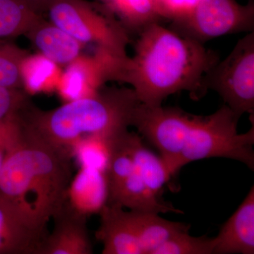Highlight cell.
<instances>
[{"mask_svg":"<svg viewBox=\"0 0 254 254\" xmlns=\"http://www.w3.org/2000/svg\"><path fill=\"white\" fill-rule=\"evenodd\" d=\"M240 119L226 105L208 116L194 115L177 171L191 162L210 158L232 159L254 170V123L248 131L239 133Z\"/></svg>","mask_w":254,"mask_h":254,"instance_id":"4","label":"cell"},{"mask_svg":"<svg viewBox=\"0 0 254 254\" xmlns=\"http://www.w3.org/2000/svg\"><path fill=\"white\" fill-rule=\"evenodd\" d=\"M50 21L81 44L97 43L120 57H127L128 36L108 13H100L86 0H57L48 9Z\"/></svg>","mask_w":254,"mask_h":254,"instance_id":"5","label":"cell"},{"mask_svg":"<svg viewBox=\"0 0 254 254\" xmlns=\"http://www.w3.org/2000/svg\"><path fill=\"white\" fill-rule=\"evenodd\" d=\"M41 18L21 0H0V41L27 34Z\"/></svg>","mask_w":254,"mask_h":254,"instance_id":"18","label":"cell"},{"mask_svg":"<svg viewBox=\"0 0 254 254\" xmlns=\"http://www.w3.org/2000/svg\"><path fill=\"white\" fill-rule=\"evenodd\" d=\"M56 64L41 55L39 57L26 58L21 63V78L23 86L28 89L39 91L48 83L55 81Z\"/></svg>","mask_w":254,"mask_h":254,"instance_id":"21","label":"cell"},{"mask_svg":"<svg viewBox=\"0 0 254 254\" xmlns=\"http://www.w3.org/2000/svg\"><path fill=\"white\" fill-rule=\"evenodd\" d=\"M29 107L27 98L20 89L0 85V122L21 115Z\"/></svg>","mask_w":254,"mask_h":254,"instance_id":"23","label":"cell"},{"mask_svg":"<svg viewBox=\"0 0 254 254\" xmlns=\"http://www.w3.org/2000/svg\"><path fill=\"white\" fill-rule=\"evenodd\" d=\"M28 7L41 14L43 11H47L50 6L57 0H21Z\"/></svg>","mask_w":254,"mask_h":254,"instance_id":"26","label":"cell"},{"mask_svg":"<svg viewBox=\"0 0 254 254\" xmlns=\"http://www.w3.org/2000/svg\"><path fill=\"white\" fill-rule=\"evenodd\" d=\"M128 213L144 254H152L170 237L190 230V224L165 220L159 213L132 210Z\"/></svg>","mask_w":254,"mask_h":254,"instance_id":"17","label":"cell"},{"mask_svg":"<svg viewBox=\"0 0 254 254\" xmlns=\"http://www.w3.org/2000/svg\"><path fill=\"white\" fill-rule=\"evenodd\" d=\"M205 93L216 92L239 118L254 110V33L238 41L230 55L203 78Z\"/></svg>","mask_w":254,"mask_h":254,"instance_id":"6","label":"cell"},{"mask_svg":"<svg viewBox=\"0 0 254 254\" xmlns=\"http://www.w3.org/2000/svg\"><path fill=\"white\" fill-rule=\"evenodd\" d=\"M219 61L202 43L154 22L139 31L134 56L124 60L117 81L131 85L140 103L148 106H160L182 91L200 99L205 93L203 78Z\"/></svg>","mask_w":254,"mask_h":254,"instance_id":"1","label":"cell"},{"mask_svg":"<svg viewBox=\"0 0 254 254\" xmlns=\"http://www.w3.org/2000/svg\"><path fill=\"white\" fill-rule=\"evenodd\" d=\"M110 10L122 18L127 27L141 31L162 18L151 0H106Z\"/></svg>","mask_w":254,"mask_h":254,"instance_id":"19","label":"cell"},{"mask_svg":"<svg viewBox=\"0 0 254 254\" xmlns=\"http://www.w3.org/2000/svg\"><path fill=\"white\" fill-rule=\"evenodd\" d=\"M48 233L0 196V254H38Z\"/></svg>","mask_w":254,"mask_h":254,"instance_id":"10","label":"cell"},{"mask_svg":"<svg viewBox=\"0 0 254 254\" xmlns=\"http://www.w3.org/2000/svg\"><path fill=\"white\" fill-rule=\"evenodd\" d=\"M22 114L0 122V170L10 149L18 139L23 128Z\"/></svg>","mask_w":254,"mask_h":254,"instance_id":"24","label":"cell"},{"mask_svg":"<svg viewBox=\"0 0 254 254\" xmlns=\"http://www.w3.org/2000/svg\"><path fill=\"white\" fill-rule=\"evenodd\" d=\"M215 238L213 254H254V188Z\"/></svg>","mask_w":254,"mask_h":254,"instance_id":"12","label":"cell"},{"mask_svg":"<svg viewBox=\"0 0 254 254\" xmlns=\"http://www.w3.org/2000/svg\"><path fill=\"white\" fill-rule=\"evenodd\" d=\"M215 245L214 237H193L186 230L170 237L152 254H213Z\"/></svg>","mask_w":254,"mask_h":254,"instance_id":"20","label":"cell"},{"mask_svg":"<svg viewBox=\"0 0 254 254\" xmlns=\"http://www.w3.org/2000/svg\"><path fill=\"white\" fill-rule=\"evenodd\" d=\"M254 4L236 0H200L189 14L173 20L172 30L202 43L232 33L253 32Z\"/></svg>","mask_w":254,"mask_h":254,"instance_id":"7","label":"cell"},{"mask_svg":"<svg viewBox=\"0 0 254 254\" xmlns=\"http://www.w3.org/2000/svg\"><path fill=\"white\" fill-rule=\"evenodd\" d=\"M95 237L103 245V254H144L128 210L108 203L100 213Z\"/></svg>","mask_w":254,"mask_h":254,"instance_id":"11","label":"cell"},{"mask_svg":"<svg viewBox=\"0 0 254 254\" xmlns=\"http://www.w3.org/2000/svg\"><path fill=\"white\" fill-rule=\"evenodd\" d=\"M140 103L132 88H107L49 111L30 106L22 118L32 133L73 158L85 143L108 144L125 134Z\"/></svg>","mask_w":254,"mask_h":254,"instance_id":"3","label":"cell"},{"mask_svg":"<svg viewBox=\"0 0 254 254\" xmlns=\"http://www.w3.org/2000/svg\"><path fill=\"white\" fill-rule=\"evenodd\" d=\"M27 35L41 55L56 64H69L79 58L83 44L43 18Z\"/></svg>","mask_w":254,"mask_h":254,"instance_id":"14","label":"cell"},{"mask_svg":"<svg viewBox=\"0 0 254 254\" xmlns=\"http://www.w3.org/2000/svg\"><path fill=\"white\" fill-rule=\"evenodd\" d=\"M72 157L28 129L10 149L0 170V196L33 225H48L66 200Z\"/></svg>","mask_w":254,"mask_h":254,"instance_id":"2","label":"cell"},{"mask_svg":"<svg viewBox=\"0 0 254 254\" xmlns=\"http://www.w3.org/2000/svg\"><path fill=\"white\" fill-rule=\"evenodd\" d=\"M26 57L16 47L0 44V85L17 89L23 87L21 63Z\"/></svg>","mask_w":254,"mask_h":254,"instance_id":"22","label":"cell"},{"mask_svg":"<svg viewBox=\"0 0 254 254\" xmlns=\"http://www.w3.org/2000/svg\"><path fill=\"white\" fill-rule=\"evenodd\" d=\"M123 143L134 163L138 175L150 190L160 198L165 185L173 177L166 163L143 143L142 137L127 131Z\"/></svg>","mask_w":254,"mask_h":254,"instance_id":"15","label":"cell"},{"mask_svg":"<svg viewBox=\"0 0 254 254\" xmlns=\"http://www.w3.org/2000/svg\"><path fill=\"white\" fill-rule=\"evenodd\" d=\"M194 115L179 108L150 107L140 103L133 116L132 127L141 137L158 149L172 176L176 175L177 164L185 147Z\"/></svg>","mask_w":254,"mask_h":254,"instance_id":"8","label":"cell"},{"mask_svg":"<svg viewBox=\"0 0 254 254\" xmlns=\"http://www.w3.org/2000/svg\"><path fill=\"white\" fill-rule=\"evenodd\" d=\"M87 218L68 202L52 218L53 228L42 242L38 254H91L93 245Z\"/></svg>","mask_w":254,"mask_h":254,"instance_id":"9","label":"cell"},{"mask_svg":"<svg viewBox=\"0 0 254 254\" xmlns=\"http://www.w3.org/2000/svg\"><path fill=\"white\" fill-rule=\"evenodd\" d=\"M108 182L104 171L91 165H83L72 177L66 201L76 211L88 217L98 214L108 203Z\"/></svg>","mask_w":254,"mask_h":254,"instance_id":"13","label":"cell"},{"mask_svg":"<svg viewBox=\"0 0 254 254\" xmlns=\"http://www.w3.org/2000/svg\"><path fill=\"white\" fill-rule=\"evenodd\" d=\"M200 0H161L162 14L164 18L177 19L189 14Z\"/></svg>","mask_w":254,"mask_h":254,"instance_id":"25","label":"cell"},{"mask_svg":"<svg viewBox=\"0 0 254 254\" xmlns=\"http://www.w3.org/2000/svg\"><path fill=\"white\" fill-rule=\"evenodd\" d=\"M108 203L132 211L182 213L173 205L161 201L145 185L136 170L110 192Z\"/></svg>","mask_w":254,"mask_h":254,"instance_id":"16","label":"cell"}]
</instances>
